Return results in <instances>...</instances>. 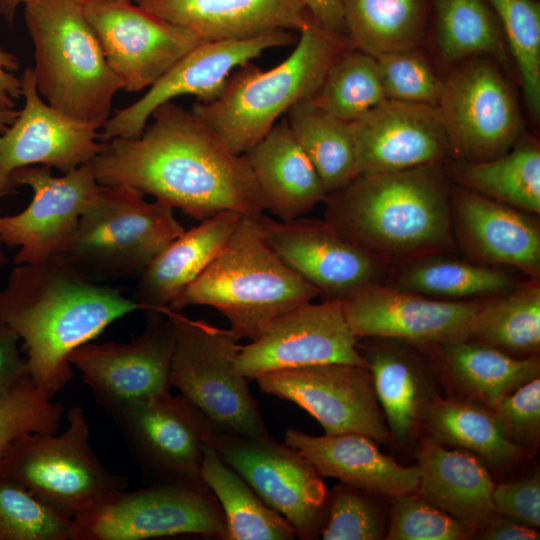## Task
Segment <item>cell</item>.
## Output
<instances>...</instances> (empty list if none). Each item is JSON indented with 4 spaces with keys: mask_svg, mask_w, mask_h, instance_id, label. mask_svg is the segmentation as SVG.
I'll return each mask as SVG.
<instances>
[{
    "mask_svg": "<svg viewBox=\"0 0 540 540\" xmlns=\"http://www.w3.org/2000/svg\"><path fill=\"white\" fill-rule=\"evenodd\" d=\"M150 119L138 137L103 142L89 162L101 185L134 187L199 222L224 211L263 215L244 154L232 152L191 110L173 101Z\"/></svg>",
    "mask_w": 540,
    "mask_h": 540,
    "instance_id": "1",
    "label": "cell"
},
{
    "mask_svg": "<svg viewBox=\"0 0 540 540\" xmlns=\"http://www.w3.org/2000/svg\"><path fill=\"white\" fill-rule=\"evenodd\" d=\"M146 311L119 289L91 280L59 254L16 265L0 290V323L26 351L32 382L54 398L73 376L69 355L115 320Z\"/></svg>",
    "mask_w": 540,
    "mask_h": 540,
    "instance_id": "2",
    "label": "cell"
},
{
    "mask_svg": "<svg viewBox=\"0 0 540 540\" xmlns=\"http://www.w3.org/2000/svg\"><path fill=\"white\" fill-rule=\"evenodd\" d=\"M324 203L326 222L392 268L456 247L440 163L360 173Z\"/></svg>",
    "mask_w": 540,
    "mask_h": 540,
    "instance_id": "3",
    "label": "cell"
},
{
    "mask_svg": "<svg viewBox=\"0 0 540 540\" xmlns=\"http://www.w3.org/2000/svg\"><path fill=\"white\" fill-rule=\"evenodd\" d=\"M319 297L266 241L258 218L242 216L202 274L170 305L209 306L250 341L280 315Z\"/></svg>",
    "mask_w": 540,
    "mask_h": 540,
    "instance_id": "4",
    "label": "cell"
},
{
    "mask_svg": "<svg viewBox=\"0 0 540 540\" xmlns=\"http://www.w3.org/2000/svg\"><path fill=\"white\" fill-rule=\"evenodd\" d=\"M295 48L280 64L262 70L252 62L236 68L221 95L195 102L191 111L236 154L256 145L299 101L310 98L335 57L346 48L343 36L316 22L299 32Z\"/></svg>",
    "mask_w": 540,
    "mask_h": 540,
    "instance_id": "5",
    "label": "cell"
},
{
    "mask_svg": "<svg viewBox=\"0 0 540 540\" xmlns=\"http://www.w3.org/2000/svg\"><path fill=\"white\" fill-rule=\"evenodd\" d=\"M24 17L41 97L63 114L101 129L122 89L84 7L73 0H30Z\"/></svg>",
    "mask_w": 540,
    "mask_h": 540,
    "instance_id": "6",
    "label": "cell"
},
{
    "mask_svg": "<svg viewBox=\"0 0 540 540\" xmlns=\"http://www.w3.org/2000/svg\"><path fill=\"white\" fill-rule=\"evenodd\" d=\"M184 230L168 203L149 202L131 186L103 185L58 254L91 280L140 275Z\"/></svg>",
    "mask_w": 540,
    "mask_h": 540,
    "instance_id": "7",
    "label": "cell"
},
{
    "mask_svg": "<svg viewBox=\"0 0 540 540\" xmlns=\"http://www.w3.org/2000/svg\"><path fill=\"white\" fill-rule=\"evenodd\" d=\"M172 321L175 346L170 384L208 420L214 432L270 435L248 379L236 368L241 345L231 330L181 311H163Z\"/></svg>",
    "mask_w": 540,
    "mask_h": 540,
    "instance_id": "8",
    "label": "cell"
},
{
    "mask_svg": "<svg viewBox=\"0 0 540 540\" xmlns=\"http://www.w3.org/2000/svg\"><path fill=\"white\" fill-rule=\"evenodd\" d=\"M68 426L56 433L25 432L0 453V472L62 516L73 519L107 494L125 489L128 479L111 473L89 444L84 410L72 406Z\"/></svg>",
    "mask_w": 540,
    "mask_h": 540,
    "instance_id": "9",
    "label": "cell"
},
{
    "mask_svg": "<svg viewBox=\"0 0 540 540\" xmlns=\"http://www.w3.org/2000/svg\"><path fill=\"white\" fill-rule=\"evenodd\" d=\"M197 535L226 540L222 508L203 479L152 482L111 492L73 518L71 540Z\"/></svg>",
    "mask_w": 540,
    "mask_h": 540,
    "instance_id": "10",
    "label": "cell"
},
{
    "mask_svg": "<svg viewBox=\"0 0 540 540\" xmlns=\"http://www.w3.org/2000/svg\"><path fill=\"white\" fill-rule=\"evenodd\" d=\"M209 443L302 540L320 538L328 489L310 461L268 436L213 432Z\"/></svg>",
    "mask_w": 540,
    "mask_h": 540,
    "instance_id": "11",
    "label": "cell"
},
{
    "mask_svg": "<svg viewBox=\"0 0 540 540\" xmlns=\"http://www.w3.org/2000/svg\"><path fill=\"white\" fill-rule=\"evenodd\" d=\"M436 110L449 152L463 162L498 157L520 135L516 101L500 71L488 61L470 62L443 81Z\"/></svg>",
    "mask_w": 540,
    "mask_h": 540,
    "instance_id": "12",
    "label": "cell"
},
{
    "mask_svg": "<svg viewBox=\"0 0 540 540\" xmlns=\"http://www.w3.org/2000/svg\"><path fill=\"white\" fill-rule=\"evenodd\" d=\"M145 312V328L132 340L100 344L90 341L69 355L71 365L81 372L95 401L108 413L170 393L174 326L163 311Z\"/></svg>",
    "mask_w": 540,
    "mask_h": 540,
    "instance_id": "13",
    "label": "cell"
},
{
    "mask_svg": "<svg viewBox=\"0 0 540 540\" xmlns=\"http://www.w3.org/2000/svg\"><path fill=\"white\" fill-rule=\"evenodd\" d=\"M268 395L307 411L325 434L358 433L392 443L367 367L327 363L266 373L256 380Z\"/></svg>",
    "mask_w": 540,
    "mask_h": 540,
    "instance_id": "14",
    "label": "cell"
},
{
    "mask_svg": "<svg viewBox=\"0 0 540 540\" xmlns=\"http://www.w3.org/2000/svg\"><path fill=\"white\" fill-rule=\"evenodd\" d=\"M258 220L268 244L323 300L342 302L364 288L384 283L392 270L325 220L300 217L281 221L264 214Z\"/></svg>",
    "mask_w": 540,
    "mask_h": 540,
    "instance_id": "15",
    "label": "cell"
},
{
    "mask_svg": "<svg viewBox=\"0 0 540 540\" xmlns=\"http://www.w3.org/2000/svg\"><path fill=\"white\" fill-rule=\"evenodd\" d=\"M291 31L277 30L239 40L203 41L163 74L129 106L115 111L99 132L101 142L138 137L152 113L162 104L184 95L209 103L223 92L230 74L264 51L295 43Z\"/></svg>",
    "mask_w": 540,
    "mask_h": 540,
    "instance_id": "16",
    "label": "cell"
},
{
    "mask_svg": "<svg viewBox=\"0 0 540 540\" xmlns=\"http://www.w3.org/2000/svg\"><path fill=\"white\" fill-rule=\"evenodd\" d=\"M10 184L13 189L28 186L33 191L23 211L0 215V242L19 247L15 265L38 263L58 254L103 189L89 163L60 177L47 166L21 167L12 173Z\"/></svg>",
    "mask_w": 540,
    "mask_h": 540,
    "instance_id": "17",
    "label": "cell"
},
{
    "mask_svg": "<svg viewBox=\"0 0 540 540\" xmlns=\"http://www.w3.org/2000/svg\"><path fill=\"white\" fill-rule=\"evenodd\" d=\"M327 363L368 368L341 301L302 304L275 318L241 346L236 368L248 380L279 370Z\"/></svg>",
    "mask_w": 540,
    "mask_h": 540,
    "instance_id": "18",
    "label": "cell"
},
{
    "mask_svg": "<svg viewBox=\"0 0 540 540\" xmlns=\"http://www.w3.org/2000/svg\"><path fill=\"white\" fill-rule=\"evenodd\" d=\"M109 414L153 482L202 479L203 453L214 431L181 394L139 400Z\"/></svg>",
    "mask_w": 540,
    "mask_h": 540,
    "instance_id": "19",
    "label": "cell"
},
{
    "mask_svg": "<svg viewBox=\"0 0 540 540\" xmlns=\"http://www.w3.org/2000/svg\"><path fill=\"white\" fill-rule=\"evenodd\" d=\"M84 7L121 89L135 93L152 86L179 59L203 42L129 0Z\"/></svg>",
    "mask_w": 540,
    "mask_h": 540,
    "instance_id": "20",
    "label": "cell"
},
{
    "mask_svg": "<svg viewBox=\"0 0 540 540\" xmlns=\"http://www.w3.org/2000/svg\"><path fill=\"white\" fill-rule=\"evenodd\" d=\"M24 104L0 133V198L13 192L12 173L42 165L67 173L89 163L102 149L99 130L49 105L39 94L31 67L21 77Z\"/></svg>",
    "mask_w": 540,
    "mask_h": 540,
    "instance_id": "21",
    "label": "cell"
},
{
    "mask_svg": "<svg viewBox=\"0 0 540 540\" xmlns=\"http://www.w3.org/2000/svg\"><path fill=\"white\" fill-rule=\"evenodd\" d=\"M481 301L439 300L379 283L342 305L357 339L391 338L427 346L466 340Z\"/></svg>",
    "mask_w": 540,
    "mask_h": 540,
    "instance_id": "22",
    "label": "cell"
},
{
    "mask_svg": "<svg viewBox=\"0 0 540 540\" xmlns=\"http://www.w3.org/2000/svg\"><path fill=\"white\" fill-rule=\"evenodd\" d=\"M357 349L368 363L392 443L413 450L423 412L443 391L430 357L420 346L391 338H359Z\"/></svg>",
    "mask_w": 540,
    "mask_h": 540,
    "instance_id": "23",
    "label": "cell"
},
{
    "mask_svg": "<svg viewBox=\"0 0 540 540\" xmlns=\"http://www.w3.org/2000/svg\"><path fill=\"white\" fill-rule=\"evenodd\" d=\"M350 124L360 173L439 164L450 153L434 106L386 99Z\"/></svg>",
    "mask_w": 540,
    "mask_h": 540,
    "instance_id": "24",
    "label": "cell"
},
{
    "mask_svg": "<svg viewBox=\"0 0 540 540\" xmlns=\"http://www.w3.org/2000/svg\"><path fill=\"white\" fill-rule=\"evenodd\" d=\"M456 246L472 261L514 269L540 278V228L535 214L471 190L451 192Z\"/></svg>",
    "mask_w": 540,
    "mask_h": 540,
    "instance_id": "25",
    "label": "cell"
},
{
    "mask_svg": "<svg viewBox=\"0 0 540 540\" xmlns=\"http://www.w3.org/2000/svg\"><path fill=\"white\" fill-rule=\"evenodd\" d=\"M202 41L239 40L277 30L300 32L315 21L304 0H134Z\"/></svg>",
    "mask_w": 540,
    "mask_h": 540,
    "instance_id": "26",
    "label": "cell"
},
{
    "mask_svg": "<svg viewBox=\"0 0 540 540\" xmlns=\"http://www.w3.org/2000/svg\"><path fill=\"white\" fill-rule=\"evenodd\" d=\"M284 443L299 451L322 477L393 497L416 492L420 468L403 466L381 452L372 438L358 433L311 436L287 429Z\"/></svg>",
    "mask_w": 540,
    "mask_h": 540,
    "instance_id": "27",
    "label": "cell"
},
{
    "mask_svg": "<svg viewBox=\"0 0 540 540\" xmlns=\"http://www.w3.org/2000/svg\"><path fill=\"white\" fill-rule=\"evenodd\" d=\"M420 347L430 357L447 397L491 411L518 387L540 376L539 355L518 358L469 339Z\"/></svg>",
    "mask_w": 540,
    "mask_h": 540,
    "instance_id": "28",
    "label": "cell"
},
{
    "mask_svg": "<svg viewBox=\"0 0 540 540\" xmlns=\"http://www.w3.org/2000/svg\"><path fill=\"white\" fill-rule=\"evenodd\" d=\"M420 468L416 494L460 521L473 535L496 514L489 469L474 455L420 434L413 449Z\"/></svg>",
    "mask_w": 540,
    "mask_h": 540,
    "instance_id": "29",
    "label": "cell"
},
{
    "mask_svg": "<svg viewBox=\"0 0 540 540\" xmlns=\"http://www.w3.org/2000/svg\"><path fill=\"white\" fill-rule=\"evenodd\" d=\"M264 211L288 221L304 217L328 193L286 117L245 154Z\"/></svg>",
    "mask_w": 540,
    "mask_h": 540,
    "instance_id": "30",
    "label": "cell"
},
{
    "mask_svg": "<svg viewBox=\"0 0 540 540\" xmlns=\"http://www.w3.org/2000/svg\"><path fill=\"white\" fill-rule=\"evenodd\" d=\"M241 217L224 211L184 230L141 272L132 299L146 311L169 308L217 256Z\"/></svg>",
    "mask_w": 540,
    "mask_h": 540,
    "instance_id": "31",
    "label": "cell"
},
{
    "mask_svg": "<svg viewBox=\"0 0 540 540\" xmlns=\"http://www.w3.org/2000/svg\"><path fill=\"white\" fill-rule=\"evenodd\" d=\"M420 434L477 457L489 470L506 471L530 457L504 435L494 413L476 403L440 396L423 412Z\"/></svg>",
    "mask_w": 540,
    "mask_h": 540,
    "instance_id": "32",
    "label": "cell"
},
{
    "mask_svg": "<svg viewBox=\"0 0 540 540\" xmlns=\"http://www.w3.org/2000/svg\"><path fill=\"white\" fill-rule=\"evenodd\" d=\"M449 254L432 253L396 266L384 283L439 300L475 301L504 294L522 282L509 268Z\"/></svg>",
    "mask_w": 540,
    "mask_h": 540,
    "instance_id": "33",
    "label": "cell"
},
{
    "mask_svg": "<svg viewBox=\"0 0 540 540\" xmlns=\"http://www.w3.org/2000/svg\"><path fill=\"white\" fill-rule=\"evenodd\" d=\"M201 477L222 508L226 540H293L297 537L291 524L221 459L209 441L203 453Z\"/></svg>",
    "mask_w": 540,
    "mask_h": 540,
    "instance_id": "34",
    "label": "cell"
},
{
    "mask_svg": "<svg viewBox=\"0 0 540 540\" xmlns=\"http://www.w3.org/2000/svg\"><path fill=\"white\" fill-rule=\"evenodd\" d=\"M467 339L518 358L539 355V280L529 278L504 294L482 300Z\"/></svg>",
    "mask_w": 540,
    "mask_h": 540,
    "instance_id": "35",
    "label": "cell"
},
{
    "mask_svg": "<svg viewBox=\"0 0 540 540\" xmlns=\"http://www.w3.org/2000/svg\"><path fill=\"white\" fill-rule=\"evenodd\" d=\"M453 177L465 188L516 209L540 213V150L523 142L480 162L454 163Z\"/></svg>",
    "mask_w": 540,
    "mask_h": 540,
    "instance_id": "36",
    "label": "cell"
},
{
    "mask_svg": "<svg viewBox=\"0 0 540 540\" xmlns=\"http://www.w3.org/2000/svg\"><path fill=\"white\" fill-rule=\"evenodd\" d=\"M286 115L290 129L328 194L341 189L360 174L349 122L321 110L310 98L296 103Z\"/></svg>",
    "mask_w": 540,
    "mask_h": 540,
    "instance_id": "37",
    "label": "cell"
},
{
    "mask_svg": "<svg viewBox=\"0 0 540 540\" xmlns=\"http://www.w3.org/2000/svg\"><path fill=\"white\" fill-rule=\"evenodd\" d=\"M349 40L373 57L414 49L424 31V0H340Z\"/></svg>",
    "mask_w": 540,
    "mask_h": 540,
    "instance_id": "38",
    "label": "cell"
},
{
    "mask_svg": "<svg viewBox=\"0 0 540 540\" xmlns=\"http://www.w3.org/2000/svg\"><path fill=\"white\" fill-rule=\"evenodd\" d=\"M386 99L375 57L347 48L335 57L310 97L318 108L349 123Z\"/></svg>",
    "mask_w": 540,
    "mask_h": 540,
    "instance_id": "39",
    "label": "cell"
},
{
    "mask_svg": "<svg viewBox=\"0 0 540 540\" xmlns=\"http://www.w3.org/2000/svg\"><path fill=\"white\" fill-rule=\"evenodd\" d=\"M437 41L446 61L491 53L503 59V40L497 16L487 0H434Z\"/></svg>",
    "mask_w": 540,
    "mask_h": 540,
    "instance_id": "40",
    "label": "cell"
},
{
    "mask_svg": "<svg viewBox=\"0 0 540 540\" xmlns=\"http://www.w3.org/2000/svg\"><path fill=\"white\" fill-rule=\"evenodd\" d=\"M390 497L338 483L327 493L320 538L385 539Z\"/></svg>",
    "mask_w": 540,
    "mask_h": 540,
    "instance_id": "41",
    "label": "cell"
},
{
    "mask_svg": "<svg viewBox=\"0 0 540 540\" xmlns=\"http://www.w3.org/2000/svg\"><path fill=\"white\" fill-rule=\"evenodd\" d=\"M501 21L518 66L524 96L540 115V6L534 0H487Z\"/></svg>",
    "mask_w": 540,
    "mask_h": 540,
    "instance_id": "42",
    "label": "cell"
},
{
    "mask_svg": "<svg viewBox=\"0 0 540 540\" xmlns=\"http://www.w3.org/2000/svg\"><path fill=\"white\" fill-rule=\"evenodd\" d=\"M72 523L0 472V540H71Z\"/></svg>",
    "mask_w": 540,
    "mask_h": 540,
    "instance_id": "43",
    "label": "cell"
},
{
    "mask_svg": "<svg viewBox=\"0 0 540 540\" xmlns=\"http://www.w3.org/2000/svg\"><path fill=\"white\" fill-rule=\"evenodd\" d=\"M469 530L415 492L390 497L385 540H466Z\"/></svg>",
    "mask_w": 540,
    "mask_h": 540,
    "instance_id": "44",
    "label": "cell"
},
{
    "mask_svg": "<svg viewBox=\"0 0 540 540\" xmlns=\"http://www.w3.org/2000/svg\"><path fill=\"white\" fill-rule=\"evenodd\" d=\"M64 408L30 379L0 398V453L25 432L57 433Z\"/></svg>",
    "mask_w": 540,
    "mask_h": 540,
    "instance_id": "45",
    "label": "cell"
},
{
    "mask_svg": "<svg viewBox=\"0 0 540 540\" xmlns=\"http://www.w3.org/2000/svg\"><path fill=\"white\" fill-rule=\"evenodd\" d=\"M387 99L436 107L443 81L414 49L375 57Z\"/></svg>",
    "mask_w": 540,
    "mask_h": 540,
    "instance_id": "46",
    "label": "cell"
},
{
    "mask_svg": "<svg viewBox=\"0 0 540 540\" xmlns=\"http://www.w3.org/2000/svg\"><path fill=\"white\" fill-rule=\"evenodd\" d=\"M506 438L529 457L540 443V377L507 395L492 411Z\"/></svg>",
    "mask_w": 540,
    "mask_h": 540,
    "instance_id": "47",
    "label": "cell"
},
{
    "mask_svg": "<svg viewBox=\"0 0 540 540\" xmlns=\"http://www.w3.org/2000/svg\"><path fill=\"white\" fill-rule=\"evenodd\" d=\"M492 499L497 513L521 524L540 527V475L495 484Z\"/></svg>",
    "mask_w": 540,
    "mask_h": 540,
    "instance_id": "48",
    "label": "cell"
},
{
    "mask_svg": "<svg viewBox=\"0 0 540 540\" xmlns=\"http://www.w3.org/2000/svg\"><path fill=\"white\" fill-rule=\"evenodd\" d=\"M19 340L13 329L0 323V398L31 378L27 360L19 354Z\"/></svg>",
    "mask_w": 540,
    "mask_h": 540,
    "instance_id": "49",
    "label": "cell"
},
{
    "mask_svg": "<svg viewBox=\"0 0 540 540\" xmlns=\"http://www.w3.org/2000/svg\"><path fill=\"white\" fill-rule=\"evenodd\" d=\"M472 538L481 540H536L540 537L537 529L497 513Z\"/></svg>",
    "mask_w": 540,
    "mask_h": 540,
    "instance_id": "50",
    "label": "cell"
},
{
    "mask_svg": "<svg viewBox=\"0 0 540 540\" xmlns=\"http://www.w3.org/2000/svg\"><path fill=\"white\" fill-rule=\"evenodd\" d=\"M19 70L16 56L0 47V107L14 108L21 98V80L15 75Z\"/></svg>",
    "mask_w": 540,
    "mask_h": 540,
    "instance_id": "51",
    "label": "cell"
},
{
    "mask_svg": "<svg viewBox=\"0 0 540 540\" xmlns=\"http://www.w3.org/2000/svg\"><path fill=\"white\" fill-rule=\"evenodd\" d=\"M314 21L324 30L343 36L346 33L340 0H304Z\"/></svg>",
    "mask_w": 540,
    "mask_h": 540,
    "instance_id": "52",
    "label": "cell"
},
{
    "mask_svg": "<svg viewBox=\"0 0 540 540\" xmlns=\"http://www.w3.org/2000/svg\"><path fill=\"white\" fill-rule=\"evenodd\" d=\"M30 0H0V16L12 26L20 5H24Z\"/></svg>",
    "mask_w": 540,
    "mask_h": 540,
    "instance_id": "53",
    "label": "cell"
},
{
    "mask_svg": "<svg viewBox=\"0 0 540 540\" xmlns=\"http://www.w3.org/2000/svg\"><path fill=\"white\" fill-rule=\"evenodd\" d=\"M18 111L14 108L0 107V133H3L14 122Z\"/></svg>",
    "mask_w": 540,
    "mask_h": 540,
    "instance_id": "54",
    "label": "cell"
},
{
    "mask_svg": "<svg viewBox=\"0 0 540 540\" xmlns=\"http://www.w3.org/2000/svg\"><path fill=\"white\" fill-rule=\"evenodd\" d=\"M73 1L79 3L82 6H87V5L96 4V3H100V2H104L108 0H73Z\"/></svg>",
    "mask_w": 540,
    "mask_h": 540,
    "instance_id": "55",
    "label": "cell"
},
{
    "mask_svg": "<svg viewBox=\"0 0 540 540\" xmlns=\"http://www.w3.org/2000/svg\"><path fill=\"white\" fill-rule=\"evenodd\" d=\"M1 244L2 243L0 242V266L7 264V258L4 255V252H3L2 248H1Z\"/></svg>",
    "mask_w": 540,
    "mask_h": 540,
    "instance_id": "56",
    "label": "cell"
},
{
    "mask_svg": "<svg viewBox=\"0 0 540 540\" xmlns=\"http://www.w3.org/2000/svg\"><path fill=\"white\" fill-rule=\"evenodd\" d=\"M129 1H132V0H129Z\"/></svg>",
    "mask_w": 540,
    "mask_h": 540,
    "instance_id": "57",
    "label": "cell"
}]
</instances>
